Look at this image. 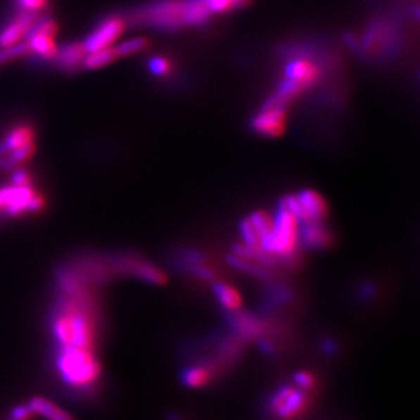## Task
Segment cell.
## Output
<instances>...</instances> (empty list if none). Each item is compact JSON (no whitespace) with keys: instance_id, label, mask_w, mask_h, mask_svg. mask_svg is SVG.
Wrapping results in <instances>:
<instances>
[{"instance_id":"1","label":"cell","mask_w":420,"mask_h":420,"mask_svg":"<svg viewBox=\"0 0 420 420\" xmlns=\"http://www.w3.org/2000/svg\"><path fill=\"white\" fill-rule=\"evenodd\" d=\"M205 0H160L134 14V20L160 29L196 26L210 18Z\"/></svg>"},{"instance_id":"24","label":"cell","mask_w":420,"mask_h":420,"mask_svg":"<svg viewBox=\"0 0 420 420\" xmlns=\"http://www.w3.org/2000/svg\"><path fill=\"white\" fill-rule=\"evenodd\" d=\"M211 14H222L241 7L237 0H205Z\"/></svg>"},{"instance_id":"14","label":"cell","mask_w":420,"mask_h":420,"mask_svg":"<svg viewBox=\"0 0 420 420\" xmlns=\"http://www.w3.org/2000/svg\"><path fill=\"white\" fill-rule=\"evenodd\" d=\"M212 288L217 300L226 310L236 312L242 306V297L238 290L234 288L233 286L223 281H215Z\"/></svg>"},{"instance_id":"4","label":"cell","mask_w":420,"mask_h":420,"mask_svg":"<svg viewBox=\"0 0 420 420\" xmlns=\"http://www.w3.org/2000/svg\"><path fill=\"white\" fill-rule=\"evenodd\" d=\"M287 127V103L272 96L253 119V128L260 135L278 138Z\"/></svg>"},{"instance_id":"17","label":"cell","mask_w":420,"mask_h":420,"mask_svg":"<svg viewBox=\"0 0 420 420\" xmlns=\"http://www.w3.org/2000/svg\"><path fill=\"white\" fill-rule=\"evenodd\" d=\"M119 56L116 53V49L113 46L103 48L96 52H90L83 59V67L87 70H98L105 65H109L110 63L117 61Z\"/></svg>"},{"instance_id":"2","label":"cell","mask_w":420,"mask_h":420,"mask_svg":"<svg viewBox=\"0 0 420 420\" xmlns=\"http://www.w3.org/2000/svg\"><path fill=\"white\" fill-rule=\"evenodd\" d=\"M300 219L279 205L275 218H272L269 234L260 241L261 250L275 259L276 256L290 257L300 243Z\"/></svg>"},{"instance_id":"18","label":"cell","mask_w":420,"mask_h":420,"mask_svg":"<svg viewBox=\"0 0 420 420\" xmlns=\"http://www.w3.org/2000/svg\"><path fill=\"white\" fill-rule=\"evenodd\" d=\"M227 262H229L231 267H234L236 269L242 271V272H245V274H248V275H250V276L260 278V279H268V278H269V272H268L265 268L259 267V265L253 264L252 260L243 259V257H241L238 255H231V256H229V257H227Z\"/></svg>"},{"instance_id":"27","label":"cell","mask_w":420,"mask_h":420,"mask_svg":"<svg viewBox=\"0 0 420 420\" xmlns=\"http://www.w3.org/2000/svg\"><path fill=\"white\" fill-rule=\"evenodd\" d=\"M11 184L17 185V186H27V185H30V176L26 170L17 169V170H14V173L11 176Z\"/></svg>"},{"instance_id":"15","label":"cell","mask_w":420,"mask_h":420,"mask_svg":"<svg viewBox=\"0 0 420 420\" xmlns=\"http://www.w3.org/2000/svg\"><path fill=\"white\" fill-rule=\"evenodd\" d=\"M27 407L33 414H39L46 420H74L59 407L42 397L32 399Z\"/></svg>"},{"instance_id":"8","label":"cell","mask_w":420,"mask_h":420,"mask_svg":"<svg viewBox=\"0 0 420 420\" xmlns=\"http://www.w3.org/2000/svg\"><path fill=\"white\" fill-rule=\"evenodd\" d=\"M320 75V67L314 61L305 58L290 61L286 67V79L298 84L303 91L314 84Z\"/></svg>"},{"instance_id":"7","label":"cell","mask_w":420,"mask_h":420,"mask_svg":"<svg viewBox=\"0 0 420 420\" xmlns=\"http://www.w3.org/2000/svg\"><path fill=\"white\" fill-rule=\"evenodd\" d=\"M39 15L27 13H15L0 27V49L11 46L26 37L30 26Z\"/></svg>"},{"instance_id":"22","label":"cell","mask_w":420,"mask_h":420,"mask_svg":"<svg viewBox=\"0 0 420 420\" xmlns=\"http://www.w3.org/2000/svg\"><path fill=\"white\" fill-rule=\"evenodd\" d=\"M17 8V13H27L39 15L41 10H44L49 0H13Z\"/></svg>"},{"instance_id":"19","label":"cell","mask_w":420,"mask_h":420,"mask_svg":"<svg viewBox=\"0 0 420 420\" xmlns=\"http://www.w3.org/2000/svg\"><path fill=\"white\" fill-rule=\"evenodd\" d=\"M248 220L252 224L253 230L256 231V234H257V237L260 241L265 236H268L271 229H272V218L268 214H265L264 211H256V212L250 214L248 217Z\"/></svg>"},{"instance_id":"10","label":"cell","mask_w":420,"mask_h":420,"mask_svg":"<svg viewBox=\"0 0 420 420\" xmlns=\"http://www.w3.org/2000/svg\"><path fill=\"white\" fill-rule=\"evenodd\" d=\"M84 56L86 51L82 42H67L58 48L53 63L61 71L72 74L77 72L80 67H83Z\"/></svg>"},{"instance_id":"26","label":"cell","mask_w":420,"mask_h":420,"mask_svg":"<svg viewBox=\"0 0 420 420\" xmlns=\"http://www.w3.org/2000/svg\"><path fill=\"white\" fill-rule=\"evenodd\" d=\"M293 378H294L297 388H300L302 390H310L316 385V380H314L313 374H310L309 371H297Z\"/></svg>"},{"instance_id":"20","label":"cell","mask_w":420,"mask_h":420,"mask_svg":"<svg viewBox=\"0 0 420 420\" xmlns=\"http://www.w3.org/2000/svg\"><path fill=\"white\" fill-rule=\"evenodd\" d=\"M147 48H148V40L144 39V37H136V39L124 41V42L119 44L117 46H115L116 53H117L119 58L136 55V53L146 51Z\"/></svg>"},{"instance_id":"12","label":"cell","mask_w":420,"mask_h":420,"mask_svg":"<svg viewBox=\"0 0 420 420\" xmlns=\"http://www.w3.org/2000/svg\"><path fill=\"white\" fill-rule=\"evenodd\" d=\"M34 140V129L29 124H18L7 129L6 135L0 139V157L7 155L13 150L22 147Z\"/></svg>"},{"instance_id":"11","label":"cell","mask_w":420,"mask_h":420,"mask_svg":"<svg viewBox=\"0 0 420 420\" xmlns=\"http://www.w3.org/2000/svg\"><path fill=\"white\" fill-rule=\"evenodd\" d=\"M300 242L309 249H324L331 245L332 234L321 222H305L300 226Z\"/></svg>"},{"instance_id":"9","label":"cell","mask_w":420,"mask_h":420,"mask_svg":"<svg viewBox=\"0 0 420 420\" xmlns=\"http://www.w3.org/2000/svg\"><path fill=\"white\" fill-rule=\"evenodd\" d=\"M302 210V223L305 222H321L326 217L328 205L319 192L313 189H305L297 195Z\"/></svg>"},{"instance_id":"13","label":"cell","mask_w":420,"mask_h":420,"mask_svg":"<svg viewBox=\"0 0 420 420\" xmlns=\"http://www.w3.org/2000/svg\"><path fill=\"white\" fill-rule=\"evenodd\" d=\"M26 42L30 48V53H34L39 61H53L55 59L58 46L53 41V37L46 34H34L26 37Z\"/></svg>"},{"instance_id":"3","label":"cell","mask_w":420,"mask_h":420,"mask_svg":"<svg viewBox=\"0 0 420 420\" xmlns=\"http://www.w3.org/2000/svg\"><path fill=\"white\" fill-rule=\"evenodd\" d=\"M45 201L30 185L0 188V217L15 218L20 215L39 212Z\"/></svg>"},{"instance_id":"29","label":"cell","mask_w":420,"mask_h":420,"mask_svg":"<svg viewBox=\"0 0 420 420\" xmlns=\"http://www.w3.org/2000/svg\"><path fill=\"white\" fill-rule=\"evenodd\" d=\"M248 1H249V0H237V3H238L240 6H245Z\"/></svg>"},{"instance_id":"25","label":"cell","mask_w":420,"mask_h":420,"mask_svg":"<svg viewBox=\"0 0 420 420\" xmlns=\"http://www.w3.org/2000/svg\"><path fill=\"white\" fill-rule=\"evenodd\" d=\"M148 70L151 74L158 75V77L169 75V72H172V63L162 56L153 58L151 61H148Z\"/></svg>"},{"instance_id":"6","label":"cell","mask_w":420,"mask_h":420,"mask_svg":"<svg viewBox=\"0 0 420 420\" xmlns=\"http://www.w3.org/2000/svg\"><path fill=\"white\" fill-rule=\"evenodd\" d=\"M125 30V20L121 17H108L94 27V30L83 41L86 53L96 52L103 48L112 46L115 41L119 40Z\"/></svg>"},{"instance_id":"28","label":"cell","mask_w":420,"mask_h":420,"mask_svg":"<svg viewBox=\"0 0 420 420\" xmlns=\"http://www.w3.org/2000/svg\"><path fill=\"white\" fill-rule=\"evenodd\" d=\"M14 166L8 162L6 157H0V170H13Z\"/></svg>"},{"instance_id":"23","label":"cell","mask_w":420,"mask_h":420,"mask_svg":"<svg viewBox=\"0 0 420 420\" xmlns=\"http://www.w3.org/2000/svg\"><path fill=\"white\" fill-rule=\"evenodd\" d=\"M34 151H36V144H34V141H32V143H27L22 147L13 150L11 153H8V157H6V158L15 167L20 162L29 160L34 154Z\"/></svg>"},{"instance_id":"5","label":"cell","mask_w":420,"mask_h":420,"mask_svg":"<svg viewBox=\"0 0 420 420\" xmlns=\"http://www.w3.org/2000/svg\"><path fill=\"white\" fill-rule=\"evenodd\" d=\"M305 392L290 385H283L271 396L268 402L269 411L281 420L294 419L306 407Z\"/></svg>"},{"instance_id":"16","label":"cell","mask_w":420,"mask_h":420,"mask_svg":"<svg viewBox=\"0 0 420 420\" xmlns=\"http://www.w3.org/2000/svg\"><path fill=\"white\" fill-rule=\"evenodd\" d=\"M210 380H211V371L208 367H205L203 364L191 366V367L185 369L181 374L182 385L186 388H192V389L205 386Z\"/></svg>"},{"instance_id":"21","label":"cell","mask_w":420,"mask_h":420,"mask_svg":"<svg viewBox=\"0 0 420 420\" xmlns=\"http://www.w3.org/2000/svg\"><path fill=\"white\" fill-rule=\"evenodd\" d=\"M29 53H30V48H29L26 41L25 42H17V44H14L11 46H7V48H1L0 49V64L18 59V58H22L25 55H29Z\"/></svg>"}]
</instances>
